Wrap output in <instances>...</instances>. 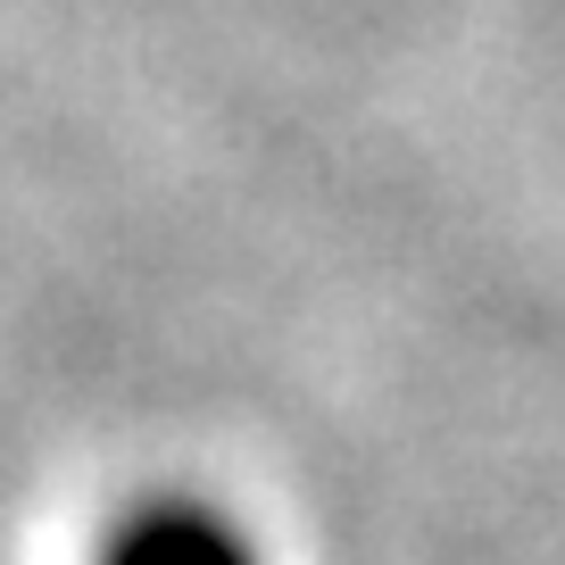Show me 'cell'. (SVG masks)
Returning a JSON list of instances; mask_svg holds the SVG:
<instances>
[{"instance_id": "1", "label": "cell", "mask_w": 565, "mask_h": 565, "mask_svg": "<svg viewBox=\"0 0 565 565\" xmlns=\"http://www.w3.org/2000/svg\"><path fill=\"white\" fill-rule=\"evenodd\" d=\"M108 565H242V548L209 515H150L108 548Z\"/></svg>"}]
</instances>
